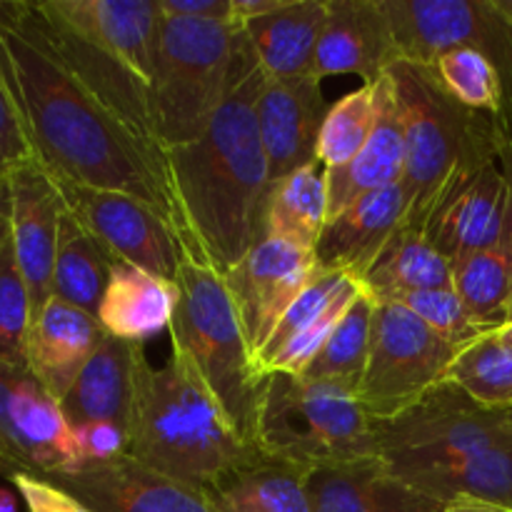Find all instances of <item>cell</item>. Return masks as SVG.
I'll return each mask as SVG.
<instances>
[{"label":"cell","instance_id":"cell-1","mask_svg":"<svg viewBox=\"0 0 512 512\" xmlns=\"http://www.w3.org/2000/svg\"><path fill=\"white\" fill-rule=\"evenodd\" d=\"M0 75L50 175L148 203L193 253L160 143L105 105L43 40L28 0L0 3Z\"/></svg>","mask_w":512,"mask_h":512},{"label":"cell","instance_id":"cell-2","mask_svg":"<svg viewBox=\"0 0 512 512\" xmlns=\"http://www.w3.org/2000/svg\"><path fill=\"white\" fill-rule=\"evenodd\" d=\"M263 70L240 33L228 98L193 143L165 150L195 258L230 273L260 240L270 173L255 118Z\"/></svg>","mask_w":512,"mask_h":512},{"label":"cell","instance_id":"cell-3","mask_svg":"<svg viewBox=\"0 0 512 512\" xmlns=\"http://www.w3.org/2000/svg\"><path fill=\"white\" fill-rule=\"evenodd\" d=\"M128 455L160 475L208 490L223 475L260 455L230 423L188 355L173 348L153 368L138 350Z\"/></svg>","mask_w":512,"mask_h":512},{"label":"cell","instance_id":"cell-4","mask_svg":"<svg viewBox=\"0 0 512 512\" xmlns=\"http://www.w3.org/2000/svg\"><path fill=\"white\" fill-rule=\"evenodd\" d=\"M28 8L55 55L120 118L155 140L150 85L163 23L158 0H38Z\"/></svg>","mask_w":512,"mask_h":512},{"label":"cell","instance_id":"cell-5","mask_svg":"<svg viewBox=\"0 0 512 512\" xmlns=\"http://www.w3.org/2000/svg\"><path fill=\"white\" fill-rule=\"evenodd\" d=\"M388 73L405 133L403 225L423 233L430 208L450 180L498 163L495 120L450 98L430 65L395 63Z\"/></svg>","mask_w":512,"mask_h":512},{"label":"cell","instance_id":"cell-6","mask_svg":"<svg viewBox=\"0 0 512 512\" xmlns=\"http://www.w3.org/2000/svg\"><path fill=\"white\" fill-rule=\"evenodd\" d=\"M175 285L178 305L170 323V343L188 355L245 443L255 445L268 375L255 368L225 278L213 265L188 253Z\"/></svg>","mask_w":512,"mask_h":512},{"label":"cell","instance_id":"cell-7","mask_svg":"<svg viewBox=\"0 0 512 512\" xmlns=\"http://www.w3.org/2000/svg\"><path fill=\"white\" fill-rule=\"evenodd\" d=\"M378 425L335 385L293 373H270L255 428L263 455L305 470L338 468L378 458Z\"/></svg>","mask_w":512,"mask_h":512},{"label":"cell","instance_id":"cell-8","mask_svg":"<svg viewBox=\"0 0 512 512\" xmlns=\"http://www.w3.org/2000/svg\"><path fill=\"white\" fill-rule=\"evenodd\" d=\"M233 23L165 18L150 85V125L165 150L193 143L228 98L238 63Z\"/></svg>","mask_w":512,"mask_h":512},{"label":"cell","instance_id":"cell-9","mask_svg":"<svg viewBox=\"0 0 512 512\" xmlns=\"http://www.w3.org/2000/svg\"><path fill=\"white\" fill-rule=\"evenodd\" d=\"M510 440V410L488 408L460 385L443 383L408 413L378 425V458L398 478H408Z\"/></svg>","mask_w":512,"mask_h":512},{"label":"cell","instance_id":"cell-10","mask_svg":"<svg viewBox=\"0 0 512 512\" xmlns=\"http://www.w3.org/2000/svg\"><path fill=\"white\" fill-rule=\"evenodd\" d=\"M460 350L403 305L375 300L368 365L355 400L375 423H390L448 383Z\"/></svg>","mask_w":512,"mask_h":512},{"label":"cell","instance_id":"cell-11","mask_svg":"<svg viewBox=\"0 0 512 512\" xmlns=\"http://www.w3.org/2000/svg\"><path fill=\"white\" fill-rule=\"evenodd\" d=\"M80 470L78 448L58 400L28 365L0 363V475H63Z\"/></svg>","mask_w":512,"mask_h":512},{"label":"cell","instance_id":"cell-12","mask_svg":"<svg viewBox=\"0 0 512 512\" xmlns=\"http://www.w3.org/2000/svg\"><path fill=\"white\" fill-rule=\"evenodd\" d=\"M58 188L75 220L115 260L175 283L180 263L190 250L158 210L118 190L85 188L68 180H58Z\"/></svg>","mask_w":512,"mask_h":512},{"label":"cell","instance_id":"cell-13","mask_svg":"<svg viewBox=\"0 0 512 512\" xmlns=\"http://www.w3.org/2000/svg\"><path fill=\"white\" fill-rule=\"evenodd\" d=\"M318 273L313 250H303L285 240L260 238L245 258L223 275L253 363L278 328L285 310Z\"/></svg>","mask_w":512,"mask_h":512},{"label":"cell","instance_id":"cell-14","mask_svg":"<svg viewBox=\"0 0 512 512\" xmlns=\"http://www.w3.org/2000/svg\"><path fill=\"white\" fill-rule=\"evenodd\" d=\"M423 233L450 263L512 243V195L498 163L458 175L425 218Z\"/></svg>","mask_w":512,"mask_h":512},{"label":"cell","instance_id":"cell-15","mask_svg":"<svg viewBox=\"0 0 512 512\" xmlns=\"http://www.w3.org/2000/svg\"><path fill=\"white\" fill-rule=\"evenodd\" d=\"M10 180V243L23 273L33 305V318L53 298V268L58 253L60 223L65 215V200L58 180L40 160L20 165Z\"/></svg>","mask_w":512,"mask_h":512},{"label":"cell","instance_id":"cell-16","mask_svg":"<svg viewBox=\"0 0 512 512\" xmlns=\"http://www.w3.org/2000/svg\"><path fill=\"white\" fill-rule=\"evenodd\" d=\"M48 480L93 512H220L203 488L155 473L130 455Z\"/></svg>","mask_w":512,"mask_h":512},{"label":"cell","instance_id":"cell-17","mask_svg":"<svg viewBox=\"0 0 512 512\" xmlns=\"http://www.w3.org/2000/svg\"><path fill=\"white\" fill-rule=\"evenodd\" d=\"M365 293L363 280L338 270H320L308 288L285 310L278 328L258 355L255 368L260 375H300L318 355L350 305Z\"/></svg>","mask_w":512,"mask_h":512},{"label":"cell","instance_id":"cell-18","mask_svg":"<svg viewBox=\"0 0 512 512\" xmlns=\"http://www.w3.org/2000/svg\"><path fill=\"white\" fill-rule=\"evenodd\" d=\"M328 115L320 80L265 78L255 100L260 143L268 160L270 185L305 165L318 163V140Z\"/></svg>","mask_w":512,"mask_h":512},{"label":"cell","instance_id":"cell-19","mask_svg":"<svg viewBox=\"0 0 512 512\" xmlns=\"http://www.w3.org/2000/svg\"><path fill=\"white\" fill-rule=\"evenodd\" d=\"M398 63L433 65L455 48L483 50L488 0H380Z\"/></svg>","mask_w":512,"mask_h":512},{"label":"cell","instance_id":"cell-20","mask_svg":"<svg viewBox=\"0 0 512 512\" xmlns=\"http://www.w3.org/2000/svg\"><path fill=\"white\" fill-rule=\"evenodd\" d=\"M393 33L380 0H328V18L320 33L313 60L315 80L330 75H360L365 83H378L393 65Z\"/></svg>","mask_w":512,"mask_h":512},{"label":"cell","instance_id":"cell-21","mask_svg":"<svg viewBox=\"0 0 512 512\" xmlns=\"http://www.w3.org/2000/svg\"><path fill=\"white\" fill-rule=\"evenodd\" d=\"M405 213H408V198L403 183L373 190L353 200L348 208L325 223L323 235L315 245L318 268L338 270L363 280L388 240L398 233Z\"/></svg>","mask_w":512,"mask_h":512},{"label":"cell","instance_id":"cell-22","mask_svg":"<svg viewBox=\"0 0 512 512\" xmlns=\"http://www.w3.org/2000/svg\"><path fill=\"white\" fill-rule=\"evenodd\" d=\"M103 335L98 318L50 298L30 323L25 365L60 403L93 358Z\"/></svg>","mask_w":512,"mask_h":512},{"label":"cell","instance_id":"cell-23","mask_svg":"<svg viewBox=\"0 0 512 512\" xmlns=\"http://www.w3.org/2000/svg\"><path fill=\"white\" fill-rule=\"evenodd\" d=\"M313 512H440L443 503L420 493L385 468L380 458H365L338 468L313 470L308 480Z\"/></svg>","mask_w":512,"mask_h":512},{"label":"cell","instance_id":"cell-24","mask_svg":"<svg viewBox=\"0 0 512 512\" xmlns=\"http://www.w3.org/2000/svg\"><path fill=\"white\" fill-rule=\"evenodd\" d=\"M378 123L365 148L348 165L325 170L328 183V220L348 208L353 200L403 183L405 133L400 118L398 95L390 73L378 80Z\"/></svg>","mask_w":512,"mask_h":512},{"label":"cell","instance_id":"cell-25","mask_svg":"<svg viewBox=\"0 0 512 512\" xmlns=\"http://www.w3.org/2000/svg\"><path fill=\"white\" fill-rule=\"evenodd\" d=\"M143 345H130L125 340L105 333L93 358L85 363L83 373L68 390L60 408L70 428L85 423H115L130 428L135 395V358Z\"/></svg>","mask_w":512,"mask_h":512},{"label":"cell","instance_id":"cell-26","mask_svg":"<svg viewBox=\"0 0 512 512\" xmlns=\"http://www.w3.org/2000/svg\"><path fill=\"white\" fill-rule=\"evenodd\" d=\"M175 305L178 285L173 280L115 260L98 310V323L113 338L130 345H145L163 330H170Z\"/></svg>","mask_w":512,"mask_h":512},{"label":"cell","instance_id":"cell-27","mask_svg":"<svg viewBox=\"0 0 512 512\" xmlns=\"http://www.w3.org/2000/svg\"><path fill=\"white\" fill-rule=\"evenodd\" d=\"M325 18L328 0H285L280 10L238 30L265 78H303L313 70Z\"/></svg>","mask_w":512,"mask_h":512},{"label":"cell","instance_id":"cell-28","mask_svg":"<svg viewBox=\"0 0 512 512\" xmlns=\"http://www.w3.org/2000/svg\"><path fill=\"white\" fill-rule=\"evenodd\" d=\"M310 473L313 470L260 453L223 475L205 493L220 512H313Z\"/></svg>","mask_w":512,"mask_h":512},{"label":"cell","instance_id":"cell-29","mask_svg":"<svg viewBox=\"0 0 512 512\" xmlns=\"http://www.w3.org/2000/svg\"><path fill=\"white\" fill-rule=\"evenodd\" d=\"M453 285V263L420 230L400 225L363 278L365 293L378 303L415 290Z\"/></svg>","mask_w":512,"mask_h":512},{"label":"cell","instance_id":"cell-30","mask_svg":"<svg viewBox=\"0 0 512 512\" xmlns=\"http://www.w3.org/2000/svg\"><path fill=\"white\" fill-rule=\"evenodd\" d=\"M328 223V183L318 163L295 170L270 185L265 198L260 238L285 240L303 250H313Z\"/></svg>","mask_w":512,"mask_h":512},{"label":"cell","instance_id":"cell-31","mask_svg":"<svg viewBox=\"0 0 512 512\" xmlns=\"http://www.w3.org/2000/svg\"><path fill=\"white\" fill-rule=\"evenodd\" d=\"M68 208V205H65ZM115 258L65 210L53 268V298L98 318Z\"/></svg>","mask_w":512,"mask_h":512},{"label":"cell","instance_id":"cell-32","mask_svg":"<svg viewBox=\"0 0 512 512\" xmlns=\"http://www.w3.org/2000/svg\"><path fill=\"white\" fill-rule=\"evenodd\" d=\"M403 480L443 505L465 495V498L488 500V503L505 505L512 510V440L500 448L470 455L443 468L423 470Z\"/></svg>","mask_w":512,"mask_h":512},{"label":"cell","instance_id":"cell-33","mask_svg":"<svg viewBox=\"0 0 512 512\" xmlns=\"http://www.w3.org/2000/svg\"><path fill=\"white\" fill-rule=\"evenodd\" d=\"M453 290L470 318L493 333L508 323L512 305V243L475 250L453 263Z\"/></svg>","mask_w":512,"mask_h":512},{"label":"cell","instance_id":"cell-34","mask_svg":"<svg viewBox=\"0 0 512 512\" xmlns=\"http://www.w3.org/2000/svg\"><path fill=\"white\" fill-rule=\"evenodd\" d=\"M373 310L375 300L368 293L360 295L300 375L315 380V383L335 385L345 393L358 395L360 380H363L365 365H368Z\"/></svg>","mask_w":512,"mask_h":512},{"label":"cell","instance_id":"cell-35","mask_svg":"<svg viewBox=\"0 0 512 512\" xmlns=\"http://www.w3.org/2000/svg\"><path fill=\"white\" fill-rule=\"evenodd\" d=\"M378 123V85L363 83V88L343 95L328 108L318 140V163L325 170L348 165L373 135Z\"/></svg>","mask_w":512,"mask_h":512},{"label":"cell","instance_id":"cell-36","mask_svg":"<svg viewBox=\"0 0 512 512\" xmlns=\"http://www.w3.org/2000/svg\"><path fill=\"white\" fill-rule=\"evenodd\" d=\"M448 383L460 385L488 408H512V348L500 345L493 335H483L455 358Z\"/></svg>","mask_w":512,"mask_h":512},{"label":"cell","instance_id":"cell-37","mask_svg":"<svg viewBox=\"0 0 512 512\" xmlns=\"http://www.w3.org/2000/svg\"><path fill=\"white\" fill-rule=\"evenodd\" d=\"M435 78L450 98L478 113L495 115L503 103V85L493 60L478 48H455L433 65Z\"/></svg>","mask_w":512,"mask_h":512},{"label":"cell","instance_id":"cell-38","mask_svg":"<svg viewBox=\"0 0 512 512\" xmlns=\"http://www.w3.org/2000/svg\"><path fill=\"white\" fill-rule=\"evenodd\" d=\"M33 323L28 285L15 260L13 243L0 248V363L25 365L28 333Z\"/></svg>","mask_w":512,"mask_h":512},{"label":"cell","instance_id":"cell-39","mask_svg":"<svg viewBox=\"0 0 512 512\" xmlns=\"http://www.w3.org/2000/svg\"><path fill=\"white\" fill-rule=\"evenodd\" d=\"M385 303L403 305L415 318L423 320L433 333L443 335L445 340L455 343L458 348H468L470 343L488 335L470 318V313L465 310L463 300L458 298L453 285H448V288L415 290V293L398 295L395 300H385Z\"/></svg>","mask_w":512,"mask_h":512},{"label":"cell","instance_id":"cell-40","mask_svg":"<svg viewBox=\"0 0 512 512\" xmlns=\"http://www.w3.org/2000/svg\"><path fill=\"white\" fill-rule=\"evenodd\" d=\"M30 160H38V155L30 143L13 93L0 75V173H13L15 168L30 163Z\"/></svg>","mask_w":512,"mask_h":512},{"label":"cell","instance_id":"cell-41","mask_svg":"<svg viewBox=\"0 0 512 512\" xmlns=\"http://www.w3.org/2000/svg\"><path fill=\"white\" fill-rule=\"evenodd\" d=\"M75 448H78L80 468L88 465L110 463L130 450V435L128 430L120 428L115 423H85L73 428Z\"/></svg>","mask_w":512,"mask_h":512},{"label":"cell","instance_id":"cell-42","mask_svg":"<svg viewBox=\"0 0 512 512\" xmlns=\"http://www.w3.org/2000/svg\"><path fill=\"white\" fill-rule=\"evenodd\" d=\"M10 483L15 485L28 512H93L88 505L80 503L73 493L60 488L53 480L40 478V475L18 473L10 478Z\"/></svg>","mask_w":512,"mask_h":512},{"label":"cell","instance_id":"cell-43","mask_svg":"<svg viewBox=\"0 0 512 512\" xmlns=\"http://www.w3.org/2000/svg\"><path fill=\"white\" fill-rule=\"evenodd\" d=\"M160 15L165 18H198L230 23L233 0H158Z\"/></svg>","mask_w":512,"mask_h":512},{"label":"cell","instance_id":"cell-44","mask_svg":"<svg viewBox=\"0 0 512 512\" xmlns=\"http://www.w3.org/2000/svg\"><path fill=\"white\" fill-rule=\"evenodd\" d=\"M285 5V0H233V20L230 23L235 28L253 23V20L265 18V15L275 13Z\"/></svg>","mask_w":512,"mask_h":512},{"label":"cell","instance_id":"cell-45","mask_svg":"<svg viewBox=\"0 0 512 512\" xmlns=\"http://www.w3.org/2000/svg\"><path fill=\"white\" fill-rule=\"evenodd\" d=\"M495 138H498V165L503 170L505 180L512 195V120L505 115L495 113Z\"/></svg>","mask_w":512,"mask_h":512},{"label":"cell","instance_id":"cell-46","mask_svg":"<svg viewBox=\"0 0 512 512\" xmlns=\"http://www.w3.org/2000/svg\"><path fill=\"white\" fill-rule=\"evenodd\" d=\"M440 512H512V510L505 508V505L488 503V500L465 498V495H460V498L448 500Z\"/></svg>","mask_w":512,"mask_h":512},{"label":"cell","instance_id":"cell-47","mask_svg":"<svg viewBox=\"0 0 512 512\" xmlns=\"http://www.w3.org/2000/svg\"><path fill=\"white\" fill-rule=\"evenodd\" d=\"M10 210H13V203H10V180L8 175L0 173V248L10 240Z\"/></svg>","mask_w":512,"mask_h":512},{"label":"cell","instance_id":"cell-48","mask_svg":"<svg viewBox=\"0 0 512 512\" xmlns=\"http://www.w3.org/2000/svg\"><path fill=\"white\" fill-rule=\"evenodd\" d=\"M490 335H493V338L498 340L500 345H505V348H512V320H510V323L500 325V328L493 330Z\"/></svg>","mask_w":512,"mask_h":512},{"label":"cell","instance_id":"cell-49","mask_svg":"<svg viewBox=\"0 0 512 512\" xmlns=\"http://www.w3.org/2000/svg\"><path fill=\"white\" fill-rule=\"evenodd\" d=\"M510 430H512V408H510Z\"/></svg>","mask_w":512,"mask_h":512},{"label":"cell","instance_id":"cell-50","mask_svg":"<svg viewBox=\"0 0 512 512\" xmlns=\"http://www.w3.org/2000/svg\"><path fill=\"white\" fill-rule=\"evenodd\" d=\"M512 320V305H510V318H508V323Z\"/></svg>","mask_w":512,"mask_h":512}]
</instances>
